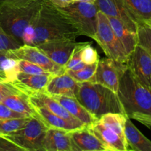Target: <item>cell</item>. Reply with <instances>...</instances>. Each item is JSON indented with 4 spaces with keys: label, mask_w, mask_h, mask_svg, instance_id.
<instances>
[{
    "label": "cell",
    "mask_w": 151,
    "mask_h": 151,
    "mask_svg": "<svg viewBox=\"0 0 151 151\" xmlns=\"http://www.w3.org/2000/svg\"><path fill=\"white\" fill-rule=\"evenodd\" d=\"M45 0H30L14 5L0 7V25L4 32L23 45L22 36Z\"/></svg>",
    "instance_id": "277c9868"
},
{
    "label": "cell",
    "mask_w": 151,
    "mask_h": 151,
    "mask_svg": "<svg viewBox=\"0 0 151 151\" xmlns=\"http://www.w3.org/2000/svg\"><path fill=\"white\" fill-rule=\"evenodd\" d=\"M76 1H83V2L95 3L96 2V0H76Z\"/></svg>",
    "instance_id": "60d3db41"
},
{
    "label": "cell",
    "mask_w": 151,
    "mask_h": 151,
    "mask_svg": "<svg viewBox=\"0 0 151 151\" xmlns=\"http://www.w3.org/2000/svg\"><path fill=\"white\" fill-rule=\"evenodd\" d=\"M19 60L15 58L11 50L0 51V83H13L19 70Z\"/></svg>",
    "instance_id": "603a6c76"
},
{
    "label": "cell",
    "mask_w": 151,
    "mask_h": 151,
    "mask_svg": "<svg viewBox=\"0 0 151 151\" xmlns=\"http://www.w3.org/2000/svg\"><path fill=\"white\" fill-rule=\"evenodd\" d=\"M116 93L124 114L130 119L151 115V91L135 78L128 68L120 79Z\"/></svg>",
    "instance_id": "3957f363"
},
{
    "label": "cell",
    "mask_w": 151,
    "mask_h": 151,
    "mask_svg": "<svg viewBox=\"0 0 151 151\" xmlns=\"http://www.w3.org/2000/svg\"><path fill=\"white\" fill-rule=\"evenodd\" d=\"M31 116L0 119V134L2 136L14 133L23 128L29 122Z\"/></svg>",
    "instance_id": "4316f807"
},
{
    "label": "cell",
    "mask_w": 151,
    "mask_h": 151,
    "mask_svg": "<svg viewBox=\"0 0 151 151\" xmlns=\"http://www.w3.org/2000/svg\"><path fill=\"white\" fill-rule=\"evenodd\" d=\"M88 127L91 132L102 142L106 151L129 150L127 143L116 133L105 126L99 121H96Z\"/></svg>",
    "instance_id": "9a60e30c"
},
{
    "label": "cell",
    "mask_w": 151,
    "mask_h": 151,
    "mask_svg": "<svg viewBox=\"0 0 151 151\" xmlns=\"http://www.w3.org/2000/svg\"><path fill=\"white\" fill-rule=\"evenodd\" d=\"M124 136L129 150L151 151V141L148 139L127 117L124 125Z\"/></svg>",
    "instance_id": "44dd1931"
},
{
    "label": "cell",
    "mask_w": 151,
    "mask_h": 151,
    "mask_svg": "<svg viewBox=\"0 0 151 151\" xmlns=\"http://www.w3.org/2000/svg\"><path fill=\"white\" fill-rule=\"evenodd\" d=\"M44 151H72L70 131L48 128L43 140Z\"/></svg>",
    "instance_id": "ac0fdd59"
},
{
    "label": "cell",
    "mask_w": 151,
    "mask_h": 151,
    "mask_svg": "<svg viewBox=\"0 0 151 151\" xmlns=\"http://www.w3.org/2000/svg\"><path fill=\"white\" fill-rule=\"evenodd\" d=\"M11 52L16 59L28 60L35 63L50 73L60 75L65 72L64 66L55 63L35 46L23 44L18 48L11 50Z\"/></svg>",
    "instance_id": "30bf717a"
},
{
    "label": "cell",
    "mask_w": 151,
    "mask_h": 151,
    "mask_svg": "<svg viewBox=\"0 0 151 151\" xmlns=\"http://www.w3.org/2000/svg\"><path fill=\"white\" fill-rule=\"evenodd\" d=\"M87 66V64H86L85 63H84L83 61H81L79 62L78 63H77L76 65L75 66H73V67L71 69H69V70H71V71H78V70H81V69H82L83 68H84L85 66Z\"/></svg>",
    "instance_id": "ab89813d"
},
{
    "label": "cell",
    "mask_w": 151,
    "mask_h": 151,
    "mask_svg": "<svg viewBox=\"0 0 151 151\" xmlns=\"http://www.w3.org/2000/svg\"><path fill=\"white\" fill-rule=\"evenodd\" d=\"M138 44L143 47L151 57V26L146 22H141L137 29Z\"/></svg>",
    "instance_id": "83f0119b"
},
{
    "label": "cell",
    "mask_w": 151,
    "mask_h": 151,
    "mask_svg": "<svg viewBox=\"0 0 151 151\" xmlns=\"http://www.w3.org/2000/svg\"><path fill=\"white\" fill-rule=\"evenodd\" d=\"M134 119L137 120L138 122H141L145 126L150 128L151 127V115H145V116H138L134 118Z\"/></svg>",
    "instance_id": "74e56055"
},
{
    "label": "cell",
    "mask_w": 151,
    "mask_h": 151,
    "mask_svg": "<svg viewBox=\"0 0 151 151\" xmlns=\"http://www.w3.org/2000/svg\"><path fill=\"white\" fill-rule=\"evenodd\" d=\"M54 74L28 75L19 72L13 85L19 91L31 95L34 93L45 92V88Z\"/></svg>",
    "instance_id": "4fadbf2b"
},
{
    "label": "cell",
    "mask_w": 151,
    "mask_h": 151,
    "mask_svg": "<svg viewBox=\"0 0 151 151\" xmlns=\"http://www.w3.org/2000/svg\"><path fill=\"white\" fill-rule=\"evenodd\" d=\"M95 41L109 58L126 63L128 55L115 35L107 16L102 12L98 13L97 32Z\"/></svg>",
    "instance_id": "52a82bcc"
},
{
    "label": "cell",
    "mask_w": 151,
    "mask_h": 151,
    "mask_svg": "<svg viewBox=\"0 0 151 151\" xmlns=\"http://www.w3.org/2000/svg\"><path fill=\"white\" fill-rule=\"evenodd\" d=\"M33 106L36 111V116L45 124L48 128H56V129L71 131L87 126L83 123H75V122H70L67 119L54 114L42 106Z\"/></svg>",
    "instance_id": "d6986e66"
},
{
    "label": "cell",
    "mask_w": 151,
    "mask_h": 151,
    "mask_svg": "<svg viewBox=\"0 0 151 151\" xmlns=\"http://www.w3.org/2000/svg\"><path fill=\"white\" fill-rule=\"evenodd\" d=\"M0 151H24L19 146L4 136L0 137Z\"/></svg>",
    "instance_id": "d590c367"
},
{
    "label": "cell",
    "mask_w": 151,
    "mask_h": 151,
    "mask_svg": "<svg viewBox=\"0 0 151 151\" xmlns=\"http://www.w3.org/2000/svg\"><path fill=\"white\" fill-rule=\"evenodd\" d=\"M54 97L73 116L78 120L84 123V125L90 126L95 123L98 119L92 115L76 97H67V96H52Z\"/></svg>",
    "instance_id": "ffe728a7"
},
{
    "label": "cell",
    "mask_w": 151,
    "mask_h": 151,
    "mask_svg": "<svg viewBox=\"0 0 151 151\" xmlns=\"http://www.w3.org/2000/svg\"><path fill=\"white\" fill-rule=\"evenodd\" d=\"M72 151H106L88 126L70 131Z\"/></svg>",
    "instance_id": "5bb4252c"
},
{
    "label": "cell",
    "mask_w": 151,
    "mask_h": 151,
    "mask_svg": "<svg viewBox=\"0 0 151 151\" xmlns=\"http://www.w3.org/2000/svg\"><path fill=\"white\" fill-rule=\"evenodd\" d=\"M95 4L99 11L109 17L120 19L128 29L137 32L139 22L131 14L121 0H96Z\"/></svg>",
    "instance_id": "7c38bea8"
},
{
    "label": "cell",
    "mask_w": 151,
    "mask_h": 151,
    "mask_svg": "<svg viewBox=\"0 0 151 151\" xmlns=\"http://www.w3.org/2000/svg\"><path fill=\"white\" fill-rule=\"evenodd\" d=\"M127 117L124 114L108 113L102 115L99 118L98 121L116 133L127 143L124 136V125Z\"/></svg>",
    "instance_id": "484cf974"
},
{
    "label": "cell",
    "mask_w": 151,
    "mask_h": 151,
    "mask_svg": "<svg viewBox=\"0 0 151 151\" xmlns=\"http://www.w3.org/2000/svg\"><path fill=\"white\" fill-rule=\"evenodd\" d=\"M30 101L33 106H42L54 114L75 123H82L73 116L56 99L45 92H37L29 96ZM84 124V123H83Z\"/></svg>",
    "instance_id": "e0dca14e"
},
{
    "label": "cell",
    "mask_w": 151,
    "mask_h": 151,
    "mask_svg": "<svg viewBox=\"0 0 151 151\" xmlns=\"http://www.w3.org/2000/svg\"><path fill=\"white\" fill-rule=\"evenodd\" d=\"M79 32L71 21L50 0H45L22 36L23 44L37 46L56 39H75Z\"/></svg>",
    "instance_id": "6da1fadb"
},
{
    "label": "cell",
    "mask_w": 151,
    "mask_h": 151,
    "mask_svg": "<svg viewBox=\"0 0 151 151\" xmlns=\"http://www.w3.org/2000/svg\"><path fill=\"white\" fill-rule=\"evenodd\" d=\"M147 24H148L150 25V26H151V20H150V21H148V22H146Z\"/></svg>",
    "instance_id": "b9f144b4"
},
{
    "label": "cell",
    "mask_w": 151,
    "mask_h": 151,
    "mask_svg": "<svg viewBox=\"0 0 151 151\" xmlns=\"http://www.w3.org/2000/svg\"><path fill=\"white\" fill-rule=\"evenodd\" d=\"M127 69L126 63L112 58L99 59L94 75L90 82L100 83L117 92L119 81Z\"/></svg>",
    "instance_id": "ba28073f"
},
{
    "label": "cell",
    "mask_w": 151,
    "mask_h": 151,
    "mask_svg": "<svg viewBox=\"0 0 151 151\" xmlns=\"http://www.w3.org/2000/svg\"><path fill=\"white\" fill-rule=\"evenodd\" d=\"M47 129L45 124L36 114L31 116L23 128L4 137L24 151H44L42 143Z\"/></svg>",
    "instance_id": "8992f818"
},
{
    "label": "cell",
    "mask_w": 151,
    "mask_h": 151,
    "mask_svg": "<svg viewBox=\"0 0 151 151\" xmlns=\"http://www.w3.org/2000/svg\"><path fill=\"white\" fill-rule=\"evenodd\" d=\"M50 1L58 7H65L75 2L76 0H50Z\"/></svg>",
    "instance_id": "8d00e7d4"
},
{
    "label": "cell",
    "mask_w": 151,
    "mask_h": 151,
    "mask_svg": "<svg viewBox=\"0 0 151 151\" xmlns=\"http://www.w3.org/2000/svg\"><path fill=\"white\" fill-rule=\"evenodd\" d=\"M27 117L25 115L14 111L10 108L7 107L1 102H0V119H11V118Z\"/></svg>",
    "instance_id": "e575fe53"
},
{
    "label": "cell",
    "mask_w": 151,
    "mask_h": 151,
    "mask_svg": "<svg viewBox=\"0 0 151 151\" xmlns=\"http://www.w3.org/2000/svg\"><path fill=\"white\" fill-rule=\"evenodd\" d=\"M76 98L98 119L108 113L125 114L117 93L98 83H80Z\"/></svg>",
    "instance_id": "7a4b0ae2"
},
{
    "label": "cell",
    "mask_w": 151,
    "mask_h": 151,
    "mask_svg": "<svg viewBox=\"0 0 151 151\" xmlns=\"http://www.w3.org/2000/svg\"><path fill=\"white\" fill-rule=\"evenodd\" d=\"M97 64L98 62H96V63H93V64L87 65L85 67L83 68L81 70H67L65 71V72L70 77H72L77 82H87V81H90V80L92 79V78L94 75L96 70V67H97Z\"/></svg>",
    "instance_id": "f1b7e54d"
},
{
    "label": "cell",
    "mask_w": 151,
    "mask_h": 151,
    "mask_svg": "<svg viewBox=\"0 0 151 151\" xmlns=\"http://www.w3.org/2000/svg\"><path fill=\"white\" fill-rule=\"evenodd\" d=\"M138 22L151 20V0H121Z\"/></svg>",
    "instance_id": "d4e9b609"
},
{
    "label": "cell",
    "mask_w": 151,
    "mask_h": 151,
    "mask_svg": "<svg viewBox=\"0 0 151 151\" xmlns=\"http://www.w3.org/2000/svg\"><path fill=\"white\" fill-rule=\"evenodd\" d=\"M22 44L7 35L0 25V51L16 49L21 47Z\"/></svg>",
    "instance_id": "1f68e13d"
},
{
    "label": "cell",
    "mask_w": 151,
    "mask_h": 151,
    "mask_svg": "<svg viewBox=\"0 0 151 151\" xmlns=\"http://www.w3.org/2000/svg\"><path fill=\"white\" fill-rule=\"evenodd\" d=\"M126 64L135 78L151 91V57L149 53L138 44L129 55Z\"/></svg>",
    "instance_id": "9c48e42d"
},
{
    "label": "cell",
    "mask_w": 151,
    "mask_h": 151,
    "mask_svg": "<svg viewBox=\"0 0 151 151\" xmlns=\"http://www.w3.org/2000/svg\"><path fill=\"white\" fill-rule=\"evenodd\" d=\"M22 92L11 83H0V102L2 101L6 97L11 94H19Z\"/></svg>",
    "instance_id": "836d02e7"
},
{
    "label": "cell",
    "mask_w": 151,
    "mask_h": 151,
    "mask_svg": "<svg viewBox=\"0 0 151 151\" xmlns=\"http://www.w3.org/2000/svg\"><path fill=\"white\" fill-rule=\"evenodd\" d=\"M19 72H22L28 75H47L53 74L47 72L38 65L25 60H19Z\"/></svg>",
    "instance_id": "f546056e"
},
{
    "label": "cell",
    "mask_w": 151,
    "mask_h": 151,
    "mask_svg": "<svg viewBox=\"0 0 151 151\" xmlns=\"http://www.w3.org/2000/svg\"><path fill=\"white\" fill-rule=\"evenodd\" d=\"M81 61L87 65L93 64L99 61V57L96 49L91 45V43L87 42L83 47L81 52Z\"/></svg>",
    "instance_id": "4dcf8cb0"
},
{
    "label": "cell",
    "mask_w": 151,
    "mask_h": 151,
    "mask_svg": "<svg viewBox=\"0 0 151 151\" xmlns=\"http://www.w3.org/2000/svg\"><path fill=\"white\" fill-rule=\"evenodd\" d=\"M59 8L73 24L80 35L90 37L95 41L99 11L95 3L75 1L68 7Z\"/></svg>",
    "instance_id": "5b68a950"
},
{
    "label": "cell",
    "mask_w": 151,
    "mask_h": 151,
    "mask_svg": "<svg viewBox=\"0 0 151 151\" xmlns=\"http://www.w3.org/2000/svg\"><path fill=\"white\" fill-rule=\"evenodd\" d=\"M78 43L75 39L64 38L46 41L36 47L55 63L65 66Z\"/></svg>",
    "instance_id": "8fae6325"
},
{
    "label": "cell",
    "mask_w": 151,
    "mask_h": 151,
    "mask_svg": "<svg viewBox=\"0 0 151 151\" xmlns=\"http://www.w3.org/2000/svg\"><path fill=\"white\" fill-rule=\"evenodd\" d=\"M1 136H2V135H1V134H0V137H1Z\"/></svg>",
    "instance_id": "7bdbcfd3"
},
{
    "label": "cell",
    "mask_w": 151,
    "mask_h": 151,
    "mask_svg": "<svg viewBox=\"0 0 151 151\" xmlns=\"http://www.w3.org/2000/svg\"><path fill=\"white\" fill-rule=\"evenodd\" d=\"M1 103L14 111L27 116L36 115V111L30 101L29 95L24 92L7 96Z\"/></svg>",
    "instance_id": "cb8c5ba5"
},
{
    "label": "cell",
    "mask_w": 151,
    "mask_h": 151,
    "mask_svg": "<svg viewBox=\"0 0 151 151\" xmlns=\"http://www.w3.org/2000/svg\"><path fill=\"white\" fill-rule=\"evenodd\" d=\"M87 42H78V44L76 45V47L74 49L72 55H71L70 58L68 60V63L65 64V66H64L65 68V70H69V69H72L73 66H75L77 63H78L79 62L81 61V50H82L83 47L87 44Z\"/></svg>",
    "instance_id": "d6a6232c"
},
{
    "label": "cell",
    "mask_w": 151,
    "mask_h": 151,
    "mask_svg": "<svg viewBox=\"0 0 151 151\" xmlns=\"http://www.w3.org/2000/svg\"><path fill=\"white\" fill-rule=\"evenodd\" d=\"M79 83L66 72L55 75L46 86L45 93L50 96L76 97Z\"/></svg>",
    "instance_id": "2e32d148"
},
{
    "label": "cell",
    "mask_w": 151,
    "mask_h": 151,
    "mask_svg": "<svg viewBox=\"0 0 151 151\" xmlns=\"http://www.w3.org/2000/svg\"><path fill=\"white\" fill-rule=\"evenodd\" d=\"M30 0H0V7L4 5H14L27 2Z\"/></svg>",
    "instance_id": "f35d334b"
},
{
    "label": "cell",
    "mask_w": 151,
    "mask_h": 151,
    "mask_svg": "<svg viewBox=\"0 0 151 151\" xmlns=\"http://www.w3.org/2000/svg\"><path fill=\"white\" fill-rule=\"evenodd\" d=\"M110 24L115 35L122 44L127 55L134 50L138 45L137 32H133L120 19L107 16Z\"/></svg>",
    "instance_id": "7402d4cb"
}]
</instances>
